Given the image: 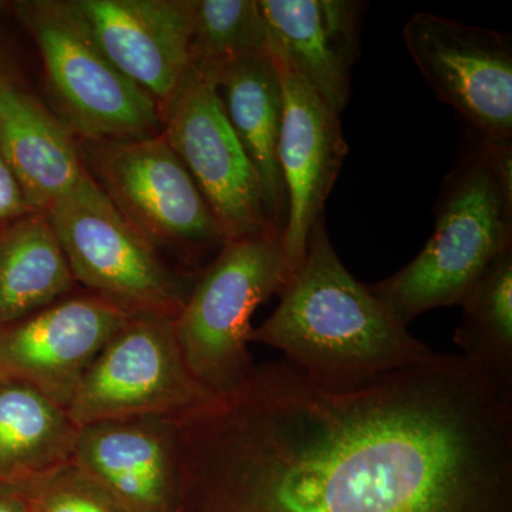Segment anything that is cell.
<instances>
[{
    "instance_id": "1",
    "label": "cell",
    "mask_w": 512,
    "mask_h": 512,
    "mask_svg": "<svg viewBox=\"0 0 512 512\" xmlns=\"http://www.w3.org/2000/svg\"><path fill=\"white\" fill-rule=\"evenodd\" d=\"M177 426V494L248 512H480L512 484V392L437 356L336 392L288 360Z\"/></svg>"
},
{
    "instance_id": "2",
    "label": "cell",
    "mask_w": 512,
    "mask_h": 512,
    "mask_svg": "<svg viewBox=\"0 0 512 512\" xmlns=\"http://www.w3.org/2000/svg\"><path fill=\"white\" fill-rule=\"evenodd\" d=\"M325 222H316L301 264L278 293V308L252 329L249 342L281 350L312 382L336 392L431 362L437 353L342 264Z\"/></svg>"
},
{
    "instance_id": "3",
    "label": "cell",
    "mask_w": 512,
    "mask_h": 512,
    "mask_svg": "<svg viewBox=\"0 0 512 512\" xmlns=\"http://www.w3.org/2000/svg\"><path fill=\"white\" fill-rule=\"evenodd\" d=\"M434 231L420 254L369 291L404 326L421 313L461 305L512 249V144L468 130L440 185Z\"/></svg>"
},
{
    "instance_id": "4",
    "label": "cell",
    "mask_w": 512,
    "mask_h": 512,
    "mask_svg": "<svg viewBox=\"0 0 512 512\" xmlns=\"http://www.w3.org/2000/svg\"><path fill=\"white\" fill-rule=\"evenodd\" d=\"M289 275L281 237L228 241L197 275L174 329L192 375L214 396L234 393L251 376L252 315Z\"/></svg>"
},
{
    "instance_id": "5",
    "label": "cell",
    "mask_w": 512,
    "mask_h": 512,
    "mask_svg": "<svg viewBox=\"0 0 512 512\" xmlns=\"http://www.w3.org/2000/svg\"><path fill=\"white\" fill-rule=\"evenodd\" d=\"M45 215L74 279L90 295L128 316L174 320L180 315L197 275L165 265L89 173Z\"/></svg>"
},
{
    "instance_id": "6",
    "label": "cell",
    "mask_w": 512,
    "mask_h": 512,
    "mask_svg": "<svg viewBox=\"0 0 512 512\" xmlns=\"http://www.w3.org/2000/svg\"><path fill=\"white\" fill-rule=\"evenodd\" d=\"M87 173L154 248L174 252L191 274L227 244L197 184L163 134L131 140H79Z\"/></svg>"
},
{
    "instance_id": "7",
    "label": "cell",
    "mask_w": 512,
    "mask_h": 512,
    "mask_svg": "<svg viewBox=\"0 0 512 512\" xmlns=\"http://www.w3.org/2000/svg\"><path fill=\"white\" fill-rule=\"evenodd\" d=\"M12 9L39 49L50 92L74 137L131 140L161 133L156 100L101 52L72 0H28Z\"/></svg>"
},
{
    "instance_id": "8",
    "label": "cell",
    "mask_w": 512,
    "mask_h": 512,
    "mask_svg": "<svg viewBox=\"0 0 512 512\" xmlns=\"http://www.w3.org/2000/svg\"><path fill=\"white\" fill-rule=\"evenodd\" d=\"M215 399L185 362L173 319L130 316L94 360L67 412L77 427L144 417L178 423Z\"/></svg>"
},
{
    "instance_id": "9",
    "label": "cell",
    "mask_w": 512,
    "mask_h": 512,
    "mask_svg": "<svg viewBox=\"0 0 512 512\" xmlns=\"http://www.w3.org/2000/svg\"><path fill=\"white\" fill-rule=\"evenodd\" d=\"M161 124V134L197 184L227 241L282 237L266 215L258 175L214 83L190 67L161 109Z\"/></svg>"
},
{
    "instance_id": "10",
    "label": "cell",
    "mask_w": 512,
    "mask_h": 512,
    "mask_svg": "<svg viewBox=\"0 0 512 512\" xmlns=\"http://www.w3.org/2000/svg\"><path fill=\"white\" fill-rule=\"evenodd\" d=\"M404 45L437 99L490 141L512 137V42L507 33L416 13Z\"/></svg>"
},
{
    "instance_id": "11",
    "label": "cell",
    "mask_w": 512,
    "mask_h": 512,
    "mask_svg": "<svg viewBox=\"0 0 512 512\" xmlns=\"http://www.w3.org/2000/svg\"><path fill=\"white\" fill-rule=\"evenodd\" d=\"M128 318L87 293L0 326V382L28 384L67 410L94 360Z\"/></svg>"
},
{
    "instance_id": "12",
    "label": "cell",
    "mask_w": 512,
    "mask_h": 512,
    "mask_svg": "<svg viewBox=\"0 0 512 512\" xmlns=\"http://www.w3.org/2000/svg\"><path fill=\"white\" fill-rule=\"evenodd\" d=\"M274 63L282 87L278 163L288 205L281 242L292 272L305 256L313 227L325 217L326 201L349 147L339 114L298 73Z\"/></svg>"
},
{
    "instance_id": "13",
    "label": "cell",
    "mask_w": 512,
    "mask_h": 512,
    "mask_svg": "<svg viewBox=\"0 0 512 512\" xmlns=\"http://www.w3.org/2000/svg\"><path fill=\"white\" fill-rule=\"evenodd\" d=\"M94 42L161 109L191 67L195 0H72Z\"/></svg>"
},
{
    "instance_id": "14",
    "label": "cell",
    "mask_w": 512,
    "mask_h": 512,
    "mask_svg": "<svg viewBox=\"0 0 512 512\" xmlns=\"http://www.w3.org/2000/svg\"><path fill=\"white\" fill-rule=\"evenodd\" d=\"M266 52L286 64L340 113L350 97L365 3L350 0H258Z\"/></svg>"
},
{
    "instance_id": "15",
    "label": "cell",
    "mask_w": 512,
    "mask_h": 512,
    "mask_svg": "<svg viewBox=\"0 0 512 512\" xmlns=\"http://www.w3.org/2000/svg\"><path fill=\"white\" fill-rule=\"evenodd\" d=\"M73 464L130 512H167L177 494L175 421H100L80 427Z\"/></svg>"
},
{
    "instance_id": "16",
    "label": "cell",
    "mask_w": 512,
    "mask_h": 512,
    "mask_svg": "<svg viewBox=\"0 0 512 512\" xmlns=\"http://www.w3.org/2000/svg\"><path fill=\"white\" fill-rule=\"evenodd\" d=\"M0 154L33 212H46L87 173L76 137L0 64Z\"/></svg>"
},
{
    "instance_id": "17",
    "label": "cell",
    "mask_w": 512,
    "mask_h": 512,
    "mask_svg": "<svg viewBox=\"0 0 512 512\" xmlns=\"http://www.w3.org/2000/svg\"><path fill=\"white\" fill-rule=\"evenodd\" d=\"M215 86L229 124L258 175L266 215L282 234L288 205L278 163L282 87L274 60L266 52L242 62L221 74Z\"/></svg>"
},
{
    "instance_id": "18",
    "label": "cell",
    "mask_w": 512,
    "mask_h": 512,
    "mask_svg": "<svg viewBox=\"0 0 512 512\" xmlns=\"http://www.w3.org/2000/svg\"><path fill=\"white\" fill-rule=\"evenodd\" d=\"M76 285L45 212L0 225V326L62 301Z\"/></svg>"
},
{
    "instance_id": "19",
    "label": "cell",
    "mask_w": 512,
    "mask_h": 512,
    "mask_svg": "<svg viewBox=\"0 0 512 512\" xmlns=\"http://www.w3.org/2000/svg\"><path fill=\"white\" fill-rule=\"evenodd\" d=\"M79 430L39 390L0 382V480L25 483L72 464Z\"/></svg>"
},
{
    "instance_id": "20",
    "label": "cell",
    "mask_w": 512,
    "mask_h": 512,
    "mask_svg": "<svg viewBox=\"0 0 512 512\" xmlns=\"http://www.w3.org/2000/svg\"><path fill=\"white\" fill-rule=\"evenodd\" d=\"M460 306L454 342L464 359L512 392V249L481 275Z\"/></svg>"
},
{
    "instance_id": "21",
    "label": "cell",
    "mask_w": 512,
    "mask_h": 512,
    "mask_svg": "<svg viewBox=\"0 0 512 512\" xmlns=\"http://www.w3.org/2000/svg\"><path fill=\"white\" fill-rule=\"evenodd\" d=\"M266 53V29L258 0H195L191 67L210 82L242 62Z\"/></svg>"
},
{
    "instance_id": "22",
    "label": "cell",
    "mask_w": 512,
    "mask_h": 512,
    "mask_svg": "<svg viewBox=\"0 0 512 512\" xmlns=\"http://www.w3.org/2000/svg\"><path fill=\"white\" fill-rule=\"evenodd\" d=\"M25 484L39 488V512H117L113 498L73 463Z\"/></svg>"
},
{
    "instance_id": "23",
    "label": "cell",
    "mask_w": 512,
    "mask_h": 512,
    "mask_svg": "<svg viewBox=\"0 0 512 512\" xmlns=\"http://www.w3.org/2000/svg\"><path fill=\"white\" fill-rule=\"evenodd\" d=\"M30 212H33L32 208L26 202L15 174L0 154V225Z\"/></svg>"
},
{
    "instance_id": "24",
    "label": "cell",
    "mask_w": 512,
    "mask_h": 512,
    "mask_svg": "<svg viewBox=\"0 0 512 512\" xmlns=\"http://www.w3.org/2000/svg\"><path fill=\"white\" fill-rule=\"evenodd\" d=\"M0 512H25L22 504L13 498L0 497Z\"/></svg>"
},
{
    "instance_id": "25",
    "label": "cell",
    "mask_w": 512,
    "mask_h": 512,
    "mask_svg": "<svg viewBox=\"0 0 512 512\" xmlns=\"http://www.w3.org/2000/svg\"><path fill=\"white\" fill-rule=\"evenodd\" d=\"M10 6H12V3L0 2V13L5 12V10L9 9Z\"/></svg>"
},
{
    "instance_id": "26",
    "label": "cell",
    "mask_w": 512,
    "mask_h": 512,
    "mask_svg": "<svg viewBox=\"0 0 512 512\" xmlns=\"http://www.w3.org/2000/svg\"><path fill=\"white\" fill-rule=\"evenodd\" d=\"M0 64H3V63H2V60H0Z\"/></svg>"
}]
</instances>
